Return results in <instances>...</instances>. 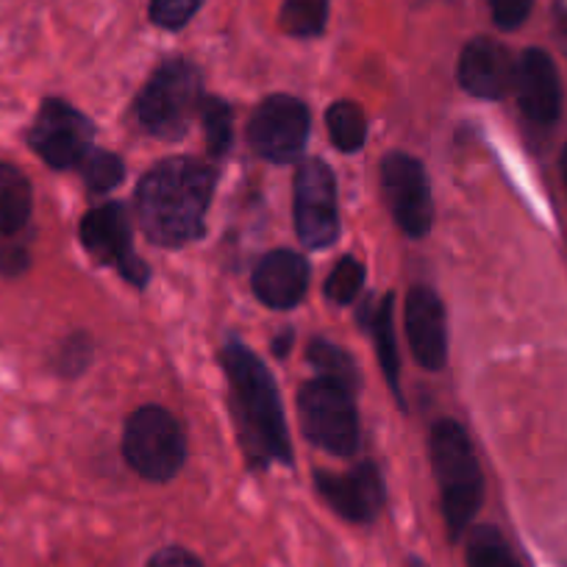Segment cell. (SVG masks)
I'll list each match as a JSON object with an SVG mask.
<instances>
[{
  "mask_svg": "<svg viewBox=\"0 0 567 567\" xmlns=\"http://www.w3.org/2000/svg\"><path fill=\"white\" fill-rule=\"evenodd\" d=\"M79 234L81 245H84L92 259L114 267L134 287H142L148 281V267L134 254V245H131V223L123 206L103 204L97 209L86 212Z\"/></svg>",
  "mask_w": 567,
  "mask_h": 567,
  "instance_id": "8fae6325",
  "label": "cell"
},
{
  "mask_svg": "<svg viewBox=\"0 0 567 567\" xmlns=\"http://www.w3.org/2000/svg\"><path fill=\"white\" fill-rule=\"evenodd\" d=\"M515 92L520 112L534 125H554L561 114V81L543 48H528L517 62Z\"/></svg>",
  "mask_w": 567,
  "mask_h": 567,
  "instance_id": "5bb4252c",
  "label": "cell"
},
{
  "mask_svg": "<svg viewBox=\"0 0 567 567\" xmlns=\"http://www.w3.org/2000/svg\"><path fill=\"white\" fill-rule=\"evenodd\" d=\"M215 193V171L189 156L165 159L136 187V217L151 243L182 248L204 234L206 209Z\"/></svg>",
  "mask_w": 567,
  "mask_h": 567,
  "instance_id": "6da1fadb",
  "label": "cell"
},
{
  "mask_svg": "<svg viewBox=\"0 0 567 567\" xmlns=\"http://www.w3.org/2000/svg\"><path fill=\"white\" fill-rule=\"evenodd\" d=\"M329 23V0H284L281 29L298 40L320 37Z\"/></svg>",
  "mask_w": 567,
  "mask_h": 567,
  "instance_id": "44dd1931",
  "label": "cell"
},
{
  "mask_svg": "<svg viewBox=\"0 0 567 567\" xmlns=\"http://www.w3.org/2000/svg\"><path fill=\"white\" fill-rule=\"evenodd\" d=\"M223 368L231 384L239 437L248 460L256 465H270V462L290 465L292 445L272 375L243 342H228L223 348Z\"/></svg>",
  "mask_w": 567,
  "mask_h": 567,
  "instance_id": "7a4b0ae2",
  "label": "cell"
},
{
  "mask_svg": "<svg viewBox=\"0 0 567 567\" xmlns=\"http://www.w3.org/2000/svg\"><path fill=\"white\" fill-rule=\"evenodd\" d=\"M561 178H565V189H567V145L561 151Z\"/></svg>",
  "mask_w": 567,
  "mask_h": 567,
  "instance_id": "4dcf8cb0",
  "label": "cell"
},
{
  "mask_svg": "<svg viewBox=\"0 0 567 567\" xmlns=\"http://www.w3.org/2000/svg\"><path fill=\"white\" fill-rule=\"evenodd\" d=\"M320 495L331 509L351 523H370L384 506V482L373 462H362L351 473H315Z\"/></svg>",
  "mask_w": 567,
  "mask_h": 567,
  "instance_id": "7c38bea8",
  "label": "cell"
},
{
  "mask_svg": "<svg viewBox=\"0 0 567 567\" xmlns=\"http://www.w3.org/2000/svg\"><path fill=\"white\" fill-rule=\"evenodd\" d=\"M309 140V109L292 95H270L256 106L248 123L250 148L267 162H292Z\"/></svg>",
  "mask_w": 567,
  "mask_h": 567,
  "instance_id": "ba28073f",
  "label": "cell"
},
{
  "mask_svg": "<svg viewBox=\"0 0 567 567\" xmlns=\"http://www.w3.org/2000/svg\"><path fill=\"white\" fill-rule=\"evenodd\" d=\"M517 64L509 48L489 37H476L460 56V84L473 97L501 101L515 86Z\"/></svg>",
  "mask_w": 567,
  "mask_h": 567,
  "instance_id": "9a60e30c",
  "label": "cell"
},
{
  "mask_svg": "<svg viewBox=\"0 0 567 567\" xmlns=\"http://www.w3.org/2000/svg\"><path fill=\"white\" fill-rule=\"evenodd\" d=\"M326 125H329L331 142L342 154H357L368 140V120L359 103L353 101H337L326 114Z\"/></svg>",
  "mask_w": 567,
  "mask_h": 567,
  "instance_id": "d6986e66",
  "label": "cell"
},
{
  "mask_svg": "<svg viewBox=\"0 0 567 567\" xmlns=\"http://www.w3.org/2000/svg\"><path fill=\"white\" fill-rule=\"evenodd\" d=\"M534 0H489V12H493V20L498 29L515 31L520 29L523 23L532 14Z\"/></svg>",
  "mask_w": 567,
  "mask_h": 567,
  "instance_id": "4316f807",
  "label": "cell"
},
{
  "mask_svg": "<svg viewBox=\"0 0 567 567\" xmlns=\"http://www.w3.org/2000/svg\"><path fill=\"white\" fill-rule=\"evenodd\" d=\"M309 290V265L301 254L272 250L254 270V292L265 307L287 312L303 301Z\"/></svg>",
  "mask_w": 567,
  "mask_h": 567,
  "instance_id": "2e32d148",
  "label": "cell"
},
{
  "mask_svg": "<svg viewBox=\"0 0 567 567\" xmlns=\"http://www.w3.org/2000/svg\"><path fill=\"white\" fill-rule=\"evenodd\" d=\"M123 456L148 482H171L187 460L182 425L167 409L142 406L125 420Z\"/></svg>",
  "mask_w": 567,
  "mask_h": 567,
  "instance_id": "5b68a950",
  "label": "cell"
},
{
  "mask_svg": "<svg viewBox=\"0 0 567 567\" xmlns=\"http://www.w3.org/2000/svg\"><path fill=\"white\" fill-rule=\"evenodd\" d=\"M90 340L84 334H73L68 342L62 346V353H59V370H64L68 375L81 373L90 362Z\"/></svg>",
  "mask_w": 567,
  "mask_h": 567,
  "instance_id": "83f0119b",
  "label": "cell"
},
{
  "mask_svg": "<svg viewBox=\"0 0 567 567\" xmlns=\"http://www.w3.org/2000/svg\"><path fill=\"white\" fill-rule=\"evenodd\" d=\"M364 284V265L353 256H346V259L337 261V267L331 270V276L326 278V298L340 307H348L353 298L359 296Z\"/></svg>",
  "mask_w": 567,
  "mask_h": 567,
  "instance_id": "d4e9b609",
  "label": "cell"
},
{
  "mask_svg": "<svg viewBox=\"0 0 567 567\" xmlns=\"http://www.w3.org/2000/svg\"><path fill=\"white\" fill-rule=\"evenodd\" d=\"M92 140H95V128H92L90 117H84L79 109L64 101L42 103L29 131L31 148L45 165L56 167V171L84 165L86 156L92 154Z\"/></svg>",
  "mask_w": 567,
  "mask_h": 567,
  "instance_id": "9c48e42d",
  "label": "cell"
},
{
  "mask_svg": "<svg viewBox=\"0 0 567 567\" xmlns=\"http://www.w3.org/2000/svg\"><path fill=\"white\" fill-rule=\"evenodd\" d=\"M84 171V182L90 193H112L125 176V165L120 156L109 154V151H92L81 165Z\"/></svg>",
  "mask_w": 567,
  "mask_h": 567,
  "instance_id": "cb8c5ba5",
  "label": "cell"
},
{
  "mask_svg": "<svg viewBox=\"0 0 567 567\" xmlns=\"http://www.w3.org/2000/svg\"><path fill=\"white\" fill-rule=\"evenodd\" d=\"M200 120L206 128V145L212 156H223L231 145V109L220 97L200 101Z\"/></svg>",
  "mask_w": 567,
  "mask_h": 567,
  "instance_id": "603a6c76",
  "label": "cell"
},
{
  "mask_svg": "<svg viewBox=\"0 0 567 567\" xmlns=\"http://www.w3.org/2000/svg\"><path fill=\"white\" fill-rule=\"evenodd\" d=\"M303 434L334 456H351L359 445V417L348 386L331 379H312L298 392Z\"/></svg>",
  "mask_w": 567,
  "mask_h": 567,
  "instance_id": "8992f818",
  "label": "cell"
},
{
  "mask_svg": "<svg viewBox=\"0 0 567 567\" xmlns=\"http://www.w3.org/2000/svg\"><path fill=\"white\" fill-rule=\"evenodd\" d=\"M381 189L401 231L409 237H425L434 223V200L423 165L406 154L384 156Z\"/></svg>",
  "mask_w": 567,
  "mask_h": 567,
  "instance_id": "30bf717a",
  "label": "cell"
},
{
  "mask_svg": "<svg viewBox=\"0 0 567 567\" xmlns=\"http://www.w3.org/2000/svg\"><path fill=\"white\" fill-rule=\"evenodd\" d=\"M200 7H204V0H151L148 12L159 29L178 31L198 14Z\"/></svg>",
  "mask_w": 567,
  "mask_h": 567,
  "instance_id": "484cf974",
  "label": "cell"
},
{
  "mask_svg": "<svg viewBox=\"0 0 567 567\" xmlns=\"http://www.w3.org/2000/svg\"><path fill=\"white\" fill-rule=\"evenodd\" d=\"M406 337L414 359L425 370H443L449 362V329H445V307L440 296L429 287H412L406 296Z\"/></svg>",
  "mask_w": 567,
  "mask_h": 567,
  "instance_id": "4fadbf2b",
  "label": "cell"
},
{
  "mask_svg": "<svg viewBox=\"0 0 567 567\" xmlns=\"http://www.w3.org/2000/svg\"><path fill=\"white\" fill-rule=\"evenodd\" d=\"M296 228L307 248L323 250L340 237L334 171L323 159H307L296 173Z\"/></svg>",
  "mask_w": 567,
  "mask_h": 567,
  "instance_id": "52a82bcc",
  "label": "cell"
},
{
  "mask_svg": "<svg viewBox=\"0 0 567 567\" xmlns=\"http://www.w3.org/2000/svg\"><path fill=\"white\" fill-rule=\"evenodd\" d=\"M392 303H395V298L392 296H384L381 301H373V298H370V301L364 303L362 323L368 326L370 334H373L381 370H384V375H386V381H390L395 398L401 401V384H398V375H401L398 373V370H401V359H398L395 326H392Z\"/></svg>",
  "mask_w": 567,
  "mask_h": 567,
  "instance_id": "e0dca14e",
  "label": "cell"
},
{
  "mask_svg": "<svg viewBox=\"0 0 567 567\" xmlns=\"http://www.w3.org/2000/svg\"><path fill=\"white\" fill-rule=\"evenodd\" d=\"M467 567H520L509 543L495 526H476L467 534Z\"/></svg>",
  "mask_w": 567,
  "mask_h": 567,
  "instance_id": "ffe728a7",
  "label": "cell"
},
{
  "mask_svg": "<svg viewBox=\"0 0 567 567\" xmlns=\"http://www.w3.org/2000/svg\"><path fill=\"white\" fill-rule=\"evenodd\" d=\"M31 184L18 167L0 162V234L23 231L31 217Z\"/></svg>",
  "mask_w": 567,
  "mask_h": 567,
  "instance_id": "ac0fdd59",
  "label": "cell"
},
{
  "mask_svg": "<svg viewBox=\"0 0 567 567\" xmlns=\"http://www.w3.org/2000/svg\"><path fill=\"white\" fill-rule=\"evenodd\" d=\"M12 237L14 234H0V272H7V276H18L29 267V250Z\"/></svg>",
  "mask_w": 567,
  "mask_h": 567,
  "instance_id": "f1b7e54d",
  "label": "cell"
},
{
  "mask_svg": "<svg viewBox=\"0 0 567 567\" xmlns=\"http://www.w3.org/2000/svg\"><path fill=\"white\" fill-rule=\"evenodd\" d=\"M148 567H204V561L195 554H189L187 548L171 545V548H162L159 554L151 556Z\"/></svg>",
  "mask_w": 567,
  "mask_h": 567,
  "instance_id": "f546056e",
  "label": "cell"
},
{
  "mask_svg": "<svg viewBox=\"0 0 567 567\" xmlns=\"http://www.w3.org/2000/svg\"><path fill=\"white\" fill-rule=\"evenodd\" d=\"M309 362L318 368V373L323 375V379L337 381V384L348 386V390L359 384L357 362H353L340 346H331V342L326 340H315L312 346H309Z\"/></svg>",
  "mask_w": 567,
  "mask_h": 567,
  "instance_id": "7402d4cb",
  "label": "cell"
},
{
  "mask_svg": "<svg viewBox=\"0 0 567 567\" xmlns=\"http://www.w3.org/2000/svg\"><path fill=\"white\" fill-rule=\"evenodd\" d=\"M200 73L187 59H167L142 86L136 120L159 140H182L200 106Z\"/></svg>",
  "mask_w": 567,
  "mask_h": 567,
  "instance_id": "277c9868",
  "label": "cell"
},
{
  "mask_svg": "<svg viewBox=\"0 0 567 567\" xmlns=\"http://www.w3.org/2000/svg\"><path fill=\"white\" fill-rule=\"evenodd\" d=\"M432 465L440 484L443 517L451 539H460L484 501V476L467 432L456 420L432 425Z\"/></svg>",
  "mask_w": 567,
  "mask_h": 567,
  "instance_id": "3957f363",
  "label": "cell"
}]
</instances>
